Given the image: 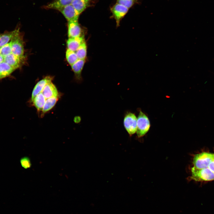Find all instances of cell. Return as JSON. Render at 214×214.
Returning <instances> with one entry per match:
<instances>
[{
    "mask_svg": "<svg viewBox=\"0 0 214 214\" xmlns=\"http://www.w3.org/2000/svg\"><path fill=\"white\" fill-rule=\"evenodd\" d=\"M59 97H53L46 100L41 111V117L51 109L55 105L59 99Z\"/></svg>",
    "mask_w": 214,
    "mask_h": 214,
    "instance_id": "cell-19",
    "label": "cell"
},
{
    "mask_svg": "<svg viewBox=\"0 0 214 214\" xmlns=\"http://www.w3.org/2000/svg\"><path fill=\"white\" fill-rule=\"evenodd\" d=\"M40 92L42 93L46 100L53 97H59L57 89L52 81L47 83Z\"/></svg>",
    "mask_w": 214,
    "mask_h": 214,
    "instance_id": "cell-9",
    "label": "cell"
},
{
    "mask_svg": "<svg viewBox=\"0 0 214 214\" xmlns=\"http://www.w3.org/2000/svg\"><path fill=\"white\" fill-rule=\"evenodd\" d=\"M73 0H54L45 6L44 7L46 9H52L59 10L62 8L71 4Z\"/></svg>",
    "mask_w": 214,
    "mask_h": 214,
    "instance_id": "cell-14",
    "label": "cell"
},
{
    "mask_svg": "<svg viewBox=\"0 0 214 214\" xmlns=\"http://www.w3.org/2000/svg\"><path fill=\"white\" fill-rule=\"evenodd\" d=\"M208 168L211 171L214 173V159L209 163Z\"/></svg>",
    "mask_w": 214,
    "mask_h": 214,
    "instance_id": "cell-25",
    "label": "cell"
},
{
    "mask_svg": "<svg viewBox=\"0 0 214 214\" xmlns=\"http://www.w3.org/2000/svg\"><path fill=\"white\" fill-rule=\"evenodd\" d=\"M4 56L0 54V63L3 62Z\"/></svg>",
    "mask_w": 214,
    "mask_h": 214,
    "instance_id": "cell-26",
    "label": "cell"
},
{
    "mask_svg": "<svg viewBox=\"0 0 214 214\" xmlns=\"http://www.w3.org/2000/svg\"><path fill=\"white\" fill-rule=\"evenodd\" d=\"M150 120L147 116L140 111L137 119L136 133L139 138L144 136L148 132L150 128Z\"/></svg>",
    "mask_w": 214,
    "mask_h": 214,
    "instance_id": "cell-3",
    "label": "cell"
},
{
    "mask_svg": "<svg viewBox=\"0 0 214 214\" xmlns=\"http://www.w3.org/2000/svg\"><path fill=\"white\" fill-rule=\"evenodd\" d=\"M46 100L42 93L40 92L36 96L32 102L38 111L41 112Z\"/></svg>",
    "mask_w": 214,
    "mask_h": 214,
    "instance_id": "cell-18",
    "label": "cell"
},
{
    "mask_svg": "<svg viewBox=\"0 0 214 214\" xmlns=\"http://www.w3.org/2000/svg\"><path fill=\"white\" fill-rule=\"evenodd\" d=\"M24 59V58L19 57L12 53L4 57L3 62L16 69L21 66Z\"/></svg>",
    "mask_w": 214,
    "mask_h": 214,
    "instance_id": "cell-10",
    "label": "cell"
},
{
    "mask_svg": "<svg viewBox=\"0 0 214 214\" xmlns=\"http://www.w3.org/2000/svg\"><path fill=\"white\" fill-rule=\"evenodd\" d=\"M66 58L67 62L71 66L78 59L75 52L67 49L66 52Z\"/></svg>",
    "mask_w": 214,
    "mask_h": 214,
    "instance_id": "cell-21",
    "label": "cell"
},
{
    "mask_svg": "<svg viewBox=\"0 0 214 214\" xmlns=\"http://www.w3.org/2000/svg\"><path fill=\"white\" fill-rule=\"evenodd\" d=\"M82 34V30L78 21L68 22V35L69 38L83 36Z\"/></svg>",
    "mask_w": 214,
    "mask_h": 214,
    "instance_id": "cell-8",
    "label": "cell"
},
{
    "mask_svg": "<svg viewBox=\"0 0 214 214\" xmlns=\"http://www.w3.org/2000/svg\"><path fill=\"white\" fill-rule=\"evenodd\" d=\"M129 9L116 3L111 8V10L115 19L117 26H119L121 20L128 12Z\"/></svg>",
    "mask_w": 214,
    "mask_h": 214,
    "instance_id": "cell-6",
    "label": "cell"
},
{
    "mask_svg": "<svg viewBox=\"0 0 214 214\" xmlns=\"http://www.w3.org/2000/svg\"><path fill=\"white\" fill-rule=\"evenodd\" d=\"M75 52L78 59H85L87 55V45L85 41L81 45Z\"/></svg>",
    "mask_w": 214,
    "mask_h": 214,
    "instance_id": "cell-20",
    "label": "cell"
},
{
    "mask_svg": "<svg viewBox=\"0 0 214 214\" xmlns=\"http://www.w3.org/2000/svg\"><path fill=\"white\" fill-rule=\"evenodd\" d=\"M15 69L7 63L3 62L0 63V79L10 75Z\"/></svg>",
    "mask_w": 214,
    "mask_h": 214,
    "instance_id": "cell-17",
    "label": "cell"
},
{
    "mask_svg": "<svg viewBox=\"0 0 214 214\" xmlns=\"http://www.w3.org/2000/svg\"><path fill=\"white\" fill-rule=\"evenodd\" d=\"M123 123L125 128L130 136L136 132L137 118L134 114L127 112L125 116Z\"/></svg>",
    "mask_w": 214,
    "mask_h": 214,
    "instance_id": "cell-4",
    "label": "cell"
},
{
    "mask_svg": "<svg viewBox=\"0 0 214 214\" xmlns=\"http://www.w3.org/2000/svg\"><path fill=\"white\" fill-rule=\"evenodd\" d=\"M71 4L80 14L90 6L91 0H73Z\"/></svg>",
    "mask_w": 214,
    "mask_h": 214,
    "instance_id": "cell-15",
    "label": "cell"
},
{
    "mask_svg": "<svg viewBox=\"0 0 214 214\" xmlns=\"http://www.w3.org/2000/svg\"><path fill=\"white\" fill-rule=\"evenodd\" d=\"M85 62V59H78L74 64L71 65L76 79L78 81L82 80L81 72Z\"/></svg>",
    "mask_w": 214,
    "mask_h": 214,
    "instance_id": "cell-12",
    "label": "cell"
},
{
    "mask_svg": "<svg viewBox=\"0 0 214 214\" xmlns=\"http://www.w3.org/2000/svg\"><path fill=\"white\" fill-rule=\"evenodd\" d=\"M52 78L50 76H46L36 84L32 92L31 100V102L36 96L41 91L46 84L52 81Z\"/></svg>",
    "mask_w": 214,
    "mask_h": 214,
    "instance_id": "cell-11",
    "label": "cell"
},
{
    "mask_svg": "<svg viewBox=\"0 0 214 214\" xmlns=\"http://www.w3.org/2000/svg\"><path fill=\"white\" fill-rule=\"evenodd\" d=\"M12 53L21 58H24L23 42L20 32L12 40Z\"/></svg>",
    "mask_w": 214,
    "mask_h": 214,
    "instance_id": "cell-5",
    "label": "cell"
},
{
    "mask_svg": "<svg viewBox=\"0 0 214 214\" xmlns=\"http://www.w3.org/2000/svg\"><path fill=\"white\" fill-rule=\"evenodd\" d=\"M214 159V154L203 152L196 154L193 161V167L197 169L207 168L210 162Z\"/></svg>",
    "mask_w": 214,
    "mask_h": 214,
    "instance_id": "cell-1",
    "label": "cell"
},
{
    "mask_svg": "<svg viewBox=\"0 0 214 214\" xmlns=\"http://www.w3.org/2000/svg\"></svg>",
    "mask_w": 214,
    "mask_h": 214,
    "instance_id": "cell-27",
    "label": "cell"
},
{
    "mask_svg": "<svg viewBox=\"0 0 214 214\" xmlns=\"http://www.w3.org/2000/svg\"><path fill=\"white\" fill-rule=\"evenodd\" d=\"M59 11L62 13L68 22L78 20L80 14L71 4L62 8Z\"/></svg>",
    "mask_w": 214,
    "mask_h": 214,
    "instance_id": "cell-7",
    "label": "cell"
},
{
    "mask_svg": "<svg viewBox=\"0 0 214 214\" xmlns=\"http://www.w3.org/2000/svg\"><path fill=\"white\" fill-rule=\"evenodd\" d=\"M85 41L83 36L68 38L67 41V49L75 52L81 45Z\"/></svg>",
    "mask_w": 214,
    "mask_h": 214,
    "instance_id": "cell-13",
    "label": "cell"
},
{
    "mask_svg": "<svg viewBox=\"0 0 214 214\" xmlns=\"http://www.w3.org/2000/svg\"><path fill=\"white\" fill-rule=\"evenodd\" d=\"M137 0H117V3L129 9L136 2Z\"/></svg>",
    "mask_w": 214,
    "mask_h": 214,
    "instance_id": "cell-23",
    "label": "cell"
},
{
    "mask_svg": "<svg viewBox=\"0 0 214 214\" xmlns=\"http://www.w3.org/2000/svg\"><path fill=\"white\" fill-rule=\"evenodd\" d=\"M20 162L22 166L24 169L29 168L31 166V162L28 157H24L21 158Z\"/></svg>",
    "mask_w": 214,
    "mask_h": 214,
    "instance_id": "cell-24",
    "label": "cell"
},
{
    "mask_svg": "<svg viewBox=\"0 0 214 214\" xmlns=\"http://www.w3.org/2000/svg\"><path fill=\"white\" fill-rule=\"evenodd\" d=\"M12 40L0 48V54L3 56L12 53Z\"/></svg>",
    "mask_w": 214,
    "mask_h": 214,
    "instance_id": "cell-22",
    "label": "cell"
},
{
    "mask_svg": "<svg viewBox=\"0 0 214 214\" xmlns=\"http://www.w3.org/2000/svg\"><path fill=\"white\" fill-rule=\"evenodd\" d=\"M19 29L0 34V48L8 43L18 33Z\"/></svg>",
    "mask_w": 214,
    "mask_h": 214,
    "instance_id": "cell-16",
    "label": "cell"
},
{
    "mask_svg": "<svg viewBox=\"0 0 214 214\" xmlns=\"http://www.w3.org/2000/svg\"><path fill=\"white\" fill-rule=\"evenodd\" d=\"M191 179L196 181H207L214 180V173L207 167L197 169L194 167L191 169Z\"/></svg>",
    "mask_w": 214,
    "mask_h": 214,
    "instance_id": "cell-2",
    "label": "cell"
}]
</instances>
